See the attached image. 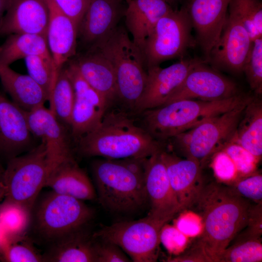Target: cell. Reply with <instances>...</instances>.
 Segmentation results:
<instances>
[{"instance_id": "603a6c76", "label": "cell", "mask_w": 262, "mask_h": 262, "mask_svg": "<svg viewBox=\"0 0 262 262\" xmlns=\"http://www.w3.org/2000/svg\"><path fill=\"white\" fill-rule=\"evenodd\" d=\"M85 81L107 102L117 101L115 73L111 62L98 49H90L73 61Z\"/></svg>"}, {"instance_id": "ab89813d", "label": "cell", "mask_w": 262, "mask_h": 262, "mask_svg": "<svg viewBox=\"0 0 262 262\" xmlns=\"http://www.w3.org/2000/svg\"><path fill=\"white\" fill-rule=\"evenodd\" d=\"M160 240L169 253L176 256L185 250L188 245V237L174 225L166 223L161 229Z\"/></svg>"}, {"instance_id": "7dc6e473", "label": "cell", "mask_w": 262, "mask_h": 262, "mask_svg": "<svg viewBox=\"0 0 262 262\" xmlns=\"http://www.w3.org/2000/svg\"><path fill=\"white\" fill-rule=\"evenodd\" d=\"M10 1V0H0V24Z\"/></svg>"}, {"instance_id": "f6af8a7d", "label": "cell", "mask_w": 262, "mask_h": 262, "mask_svg": "<svg viewBox=\"0 0 262 262\" xmlns=\"http://www.w3.org/2000/svg\"><path fill=\"white\" fill-rule=\"evenodd\" d=\"M169 262H212L204 248L196 242L187 250L166 259Z\"/></svg>"}, {"instance_id": "d6986e66", "label": "cell", "mask_w": 262, "mask_h": 262, "mask_svg": "<svg viewBox=\"0 0 262 262\" xmlns=\"http://www.w3.org/2000/svg\"><path fill=\"white\" fill-rule=\"evenodd\" d=\"M126 6L120 0H91L78 27V38L86 50L112 33L124 17Z\"/></svg>"}, {"instance_id": "2e32d148", "label": "cell", "mask_w": 262, "mask_h": 262, "mask_svg": "<svg viewBox=\"0 0 262 262\" xmlns=\"http://www.w3.org/2000/svg\"><path fill=\"white\" fill-rule=\"evenodd\" d=\"M181 59L165 68L157 66L147 69L146 86L134 114L138 115L166 104L188 73L202 60L198 58Z\"/></svg>"}, {"instance_id": "f1b7e54d", "label": "cell", "mask_w": 262, "mask_h": 262, "mask_svg": "<svg viewBox=\"0 0 262 262\" xmlns=\"http://www.w3.org/2000/svg\"><path fill=\"white\" fill-rule=\"evenodd\" d=\"M42 55L51 56L47 36L37 34L13 33L0 46V65L10 66L20 59Z\"/></svg>"}, {"instance_id": "83f0119b", "label": "cell", "mask_w": 262, "mask_h": 262, "mask_svg": "<svg viewBox=\"0 0 262 262\" xmlns=\"http://www.w3.org/2000/svg\"><path fill=\"white\" fill-rule=\"evenodd\" d=\"M233 142L259 161L262 155V103L256 97L247 103L237 126Z\"/></svg>"}, {"instance_id": "f546056e", "label": "cell", "mask_w": 262, "mask_h": 262, "mask_svg": "<svg viewBox=\"0 0 262 262\" xmlns=\"http://www.w3.org/2000/svg\"><path fill=\"white\" fill-rule=\"evenodd\" d=\"M74 98L73 84L65 65L56 78L49 99V109L56 119L69 130Z\"/></svg>"}, {"instance_id": "ba28073f", "label": "cell", "mask_w": 262, "mask_h": 262, "mask_svg": "<svg viewBox=\"0 0 262 262\" xmlns=\"http://www.w3.org/2000/svg\"><path fill=\"white\" fill-rule=\"evenodd\" d=\"M49 172L45 144L33 148L8 161L2 183L4 199L32 208L45 185Z\"/></svg>"}, {"instance_id": "3957f363", "label": "cell", "mask_w": 262, "mask_h": 262, "mask_svg": "<svg viewBox=\"0 0 262 262\" xmlns=\"http://www.w3.org/2000/svg\"><path fill=\"white\" fill-rule=\"evenodd\" d=\"M252 98L240 93L216 101L178 100L140 113L139 124L155 140L166 143L170 138L247 103Z\"/></svg>"}, {"instance_id": "7c38bea8", "label": "cell", "mask_w": 262, "mask_h": 262, "mask_svg": "<svg viewBox=\"0 0 262 262\" xmlns=\"http://www.w3.org/2000/svg\"><path fill=\"white\" fill-rule=\"evenodd\" d=\"M75 94L70 131L73 140L93 131L110 108L104 98L82 78L73 61L66 66Z\"/></svg>"}, {"instance_id": "8d00e7d4", "label": "cell", "mask_w": 262, "mask_h": 262, "mask_svg": "<svg viewBox=\"0 0 262 262\" xmlns=\"http://www.w3.org/2000/svg\"><path fill=\"white\" fill-rule=\"evenodd\" d=\"M221 149L233 161L240 179L256 173L257 164L260 161L237 143L232 141Z\"/></svg>"}, {"instance_id": "7a4b0ae2", "label": "cell", "mask_w": 262, "mask_h": 262, "mask_svg": "<svg viewBox=\"0 0 262 262\" xmlns=\"http://www.w3.org/2000/svg\"><path fill=\"white\" fill-rule=\"evenodd\" d=\"M131 114L109 108L97 127L76 142L78 152L85 157L118 160L147 158L164 149L166 144L153 138Z\"/></svg>"}, {"instance_id": "8992f818", "label": "cell", "mask_w": 262, "mask_h": 262, "mask_svg": "<svg viewBox=\"0 0 262 262\" xmlns=\"http://www.w3.org/2000/svg\"><path fill=\"white\" fill-rule=\"evenodd\" d=\"M91 168L97 197L107 210L131 213L148 202L144 178L133 174L116 160H97Z\"/></svg>"}, {"instance_id": "d590c367", "label": "cell", "mask_w": 262, "mask_h": 262, "mask_svg": "<svg viewBox=\"0 0 262 262\" xmlns=\"http://www.w3.org/2000/svg\"><path fill=\"white\" fill-rule=\"evenodd\" d=\"M243 72L256 95L262 93V38L254 40Z\"/></svg>"}, {"instance_id": "c3c4849f", "label": "cell", "mask_w": 262, "mask_h": 262, "mask_svg": "<svg viewBox=\"0 0 262 262\" xmlns=\"http://www.w3.org/2000/svg\"><path fill=\"white\" fill-rule=\"evenodd\" d=\"M5 196V189L2 183H0V204L2 203Z\"/></svg>"}, {"instance_id": "cb8c5ba5", "label": "cell", "mask_w": 262, "mask_h": 262, "mask_svg": "<svg viewBox=\"0 0 262 262\" xmlns=\"http://www.w3.org/2000/svg\"><path fill=\"white\" fill-rule=\"evenodd\" d=\"M125 26L132 40L142 50L158 20L172 11L164 0H126Z\"/></svg>"}, {"instance_id": "d6a6232c", "label": "cell", "mask_w": 262, "mask_h": 262, "mask_svg": "<svg viewBox=\"0 0 262 262\" xmlns=\"http://www.w3.org/2000/svg\"><path fill=\"white\" fill-rule=\"evenodd\" d=\"M26 235L8 236L0 245V261L4 262H43V255Z\"/></svg>"}, {"instance_id": "9a60e30c", "label": "cell", "mask_w": 262, "mask_h": 262, "mask_svg": "<svg viewBox=\"0 0 262 262\" xmlns=\"http://www.w3.org/2000/svg\"><path fill=\"white\" fill-rule=\"evenodd\" d=\"M26 112L30 131L45 144L49 172L59 164L75 159L69 129L56 119L49 109L42 105Z\"/></svg>"}, {"instance_id": "f35d334b", "label": "cell", "mask_w": 262, "mask_h": 262, "mask_svg": "<svg viewBox=\"0 0 262 262\" xmlns=\"http://www.w3.org/2000/svg\"><path fill=\"white\" fill-rule=\"evenodd\" d=\"M241 196L256 203H262V175L257 172L229 185Z\"/></svg>"}, {"instance_id": "f907efd6", "label": "cell", "mask_w": 262, "mask_h": 262, "mask_svg": "<svg viewBox=\"0 0 262 262\" xmlns=\"http://www.w3.org/2000/svg\"><path fill=\"white\" fill-rule=\"evenodd\" d=\"M4 169H5L3 168V167L2 165L0 159V183H2L3 176V173L4 172Z\"/></svg>"}, {"instance_id": "b9f144b4", "label": "cell", "mask_w": 262, "mask_h": 262, "mask_svg": "<svg viewBox=\"0 0 262 262\" xmlns=\"http://www.w3.org/2000/svg\"><path fill=\"white\" fill-rule=\"evenodd\" d=\"M77 24L83 17L91 0H49Z\"/></svg>"}, {"instance_id": "484cf974", "label": "cell", "mask_w": 262, "mask_h": 262, "mask_svg": "<svg viewBox=\"0 0 262 262\" xmlns=\"http://www.w3.org/2000/svg\"><path fill=\"white\" fill-rule=\"evenodd\" d=\"M0 80L12 101L26 111L44 105L49 100L44 90L31 77L17 73L10 66L0 65Z\"/></svg>"}, {"instance_id": "bcb514c9", "label": "cell", "mask_w": 262, "mask_h": 262, "mask_svg": "<svg viewBox=\"0 0 262 262\" xmlns=\"http://www.w3.org/2000/svg\"><path fill=\"white\" fill-rule=\"evenodd\" d=\"M147 159L144 157H131L115 160L133 174L144 178Z\"/></svg>"}, {"instance_id": "9c48e42d", "label": "cell", "mask_w": 262, "mask_h": 262, "mask_svg": "<svg viewBox=\"0 0 262 262\" xmlns=\"http://www.w3.org/2000/svg\"><path fill=\"white\" fill-rule=\"evenodd\" d=\"M192 29L183 7L173 9L161 17L142 50L147 69L169 60L183 58L188 49L196 43L192 34Z\"/></svg>"}, {"instance_id": "4dcf8cb0", "label": "cell", "mask_w": 262, "mask_h": 262, "mask_svg": "<svg viewBox=\"0 0 262 262\" xmlns=\"http://www.w3.org/2000/svg\"><path fill=\"white\" fill-rule=\"evenodd\" d=\"M31 211L19 203L3 200L0 204V224L7 236L26 235L30 225Z\"/></svg>"}, {"instance_id": "e0dca14e", "label": "cell", "mask_w": 262, "mask_h": 262, "mask_svg": "<svg viewBox=\"0 0 262 262\" xmlns=\"http://www.w3.org/2000/svg\"><path fill=\"white\" fill-rule=\"evenodd\" d=\"M230 0H188L185 8L196 33V42L208 59L221 33Z\"/></svg>"}, {"instance_id": "ee69618b", "label": "cell", "mask_w": 262, "mask_h": 262, "mask_svg": "<svg viewBox=\"0 0 262 262\" xmlns=\"http://www.w3.org/2000/svg\"><path fill=\"white\" fill-rule=\"evenodd\" d=\"M262 203L250 207L245 230L238 233L248 237L261 238L262 234Z\"/></svg>"}, {"instance_id": "44dd1931", "label": "cell", "mask_w": 262, "mask_h": 262, "mask_svg": "<svg viewBox=\"0 0 262 262\" xmlns=\"http://www.w3.org/2000/svg\"><path fill=\"white\" fill-rule=\"evenodd\" d=\"M49 11L46 0H10L0 24V34L47 36Z\"/></svg>"}, {"instance_id": "1f68e13d", "label": "cell", "mask_w": 262, "mask_h": 262, "mask_svg": "<svg viewBox=\"0 0 262 262\" xmlns=\"http://www.w3.org/2000/svg\"><path fill=\"white\" fill-rule=\"evenodd\" d=\"M234 243L220 252L215 262H260L262 261L261 238L237 235Z\"/></svg>"}, {"instance_id": "277c9868", "label": "cell", "mask_w": 262, "mask_h": 262, "mask_svg": "<svg viewBox=\"0 0 262 262\" xmlns=\"http://www.w3.org/2000/svg\"><path fill=\"white\" fill-rule=\"evenodd\" d=\"M83 201L51 190L40 194L31 211V239L48 247L86 229L94 213Z\"/></svg>"}, {"instance_id": "30bf717a", "label": "cell", "mask_w": 262, "mask_h": 262, "mask_svg": "<svg viewBox=\"0 0 262 262\" xmlns=\"http://www.w3.org/2000/svg\"><path fill=\"white\" fill-rule=\"evenodd\" d=\"M162 227L147 216L138 220L104 226L93 237L117 245L133 262H154L158 258Z\"/></svg>"}, {"instance_id": "ffe728a7", "label": "cell", "mask_w": 262, "mask_h": 262, "mask_svg": "<svg viewBox=\"0 0 262 262\" xmlns=\"http://www.w3.org/2000/svg\"><path fill=\"white\" fill-rule=\"evenodd\" d=\"M160 154L182 211L191 209L205 183L200 164L192 159H182L166 147Z\"/></svg>"}, {"instance_id": "74e56055", "label": "cell", "mask_w": 262, "mask_h": 262, "mask_svg": "<svg viewBox=\"0 0 262 262\" xmlns=\"http://www.w3.org/2000/svg\"><path fill=\"white\" fill-rule=\"evenodd\" d=\"M211 157L214 174L221 183L229 185L240 179L234 164L224 150L220 149Z\"/></svg>"}, {"instance_id": "816d5d0a", "label": "cell", "mask_w": 262, "mask_h": 262, "mask_svg": "<svg viewBox=\"0 0 262 262\" xmlns=\"http://www.w3.org/2000/svg\"><path fill=\"white\" fill-rule=\"evenodd\" d=\"M166 2H167L168 4H169L171 6L172 4L174 3L175 2L178 0H164Z\"/></svg>"}, {"instance_id": "e575fe53", "label": "cell", "mask_w": 262, "mask_h": 262, "mask_svg": "<svg viewBox=\"0 0 262 262\" xmlns=\"http://www.w3.org/2000/svg\"><path fill=\"white\" fill-rule=\"evenodd\" d=\"M28 75L43 88L49 99L54 83L51 56L36 55L25 59Z\"/></svg>"}, {"instance_id": "7402d4cb", "label": "cell", "mask_w": 262, "mask_h": 262, "mask_svg": "<svg viewBox=\"0 0 262 262\" xmlns=\"http://www.w3.org/2000/svg\"><path fill=\"white\" fill-rule=\"evenodd\" d=\"M46 1L49 11L47 41L52 61L54 83L60 70L76 54L78 26L51 2Z\"/></svg>"}, {"instance_id": "5b68a950", "label": "cell", "mask_w": 262, "mask_h": 262, "mask_svg": "<svg viewBox=\"0 0 262 262\" xmlns=\"http://www.w3.org/2000/svg\"><path fill=\"white\" fill-rule=\"evenodd\" d=\"M93 49L99 50L113 65L116 79L117 101L125 110L134 114L147 79L141 50L130 38L125 25L121 24L90 49Z\"/></svg>"}, {"instance_id": "4fadbf2b", "label": "cell", "mask_w": 262, "mask_h": 262, "mask_svg": "<svg viewBox=\"0 0 262 262\" xmlns=\"http://www.w3.org/2000/svg\"><path fill=\"white\" fill-rule=\"evenodd\" d=\"M162 150L147 158L144 181L150 205L147 216L163 226L182 210L161 158Z\"/></svg>"}, {"instance_id": "836d02e7", "label": "cell", "mask_w": 262, "mask_h": 262, "mask_svg": "<svg viewBox=\"0 0 262 262\" xmlns=\"http://www.w3.org/2000/svg\"><path fill=\"white\" fill-rule=\"evenodd\" d=\"M229 6L241 18L252 42L262 38V3L260 0H230Z\"/></svg>"}, {"instance_id": "7bdbcfd3", "label": "cell", "mask_w": 262, "mask_h": 262, "mask_svg": "<svg viewBox=\"0 0 262 262\" xmlns=\"http://www.w3.org/2000/svg\"><path fill=\"white\" fill-rule=\"evenodd\" d=\"M174 225L188 237L199 236L202 230L200 216L191 212L185 211L181 213L176 219Z\"/></svg>"}, {"instance_id": "4316f807", "label": "cell", "mask_w": 262, "mask_h": 262, "mask_svg": "<svg viewBox=\"0 0 262 262\" xmlns=\"http://www.w3.org/2000/svg\"><path fill=\"white\" fill-rule=\"evenodd\" d=\"M95 239L86 229L48 247L43 262H96Z\"/></svg>"}, {"instance_id": "8fae6325", "label": "cell", "mask_w": 262, "mask_h": 262, "mask_svg": "<svg viewBox=\"0 0 262 262\" xmlns=\"http://www.w3.org/2000/svg\"><path fill=\"white\" fill-rule=\"evenodd\" d=\"M228 10L220 36L206 62L216 70L239 74L243 72L253 42L236 12L229 6Z\"/></svg>"}, {"instance_id": "d4e9b609", "label": "cell", "mask_w": 262, "mask_h": 262, "mask_svg": "<svg viewBox=\"0 0 262 262\" xmlns=\"http://www.w3.org/2000/svg\"><path fill=\"white\" fill-rule=\"evenodd\" d=\"M45 187L53 192L84 201L97 198L95 187L75 159L57 165L49 172Z\"/></svg>"}, {"instance_id": "ac0fdd59", "label": "cell", "mask_w": 262, "mask_h": 262, "mask_svg": "<svg viewBox=\"0 0 262 262\" xmlns=\"http://www.w3.org/2000/svg\"><path fill=\"white\" fill-rule=\"evenodd\" d=\"M24 110L0 93V157L10 159L34 146Z\"/></svg>"}, {"instance_id": "5bb4252c", "label": "cell", "mask_w": 262, "mask_h": 262, "mask_svg": "<svg viewBox=\"0 0 262 262\" xmlns=\"http://www.w3.org/2000/svg\"><path fill=\"white\" fill-rule=\"evenodd\" d=\"M206 64L202 60L191 70L166 104L187 99L220 100L240 93L235 82Z\"/></svg>"}, {"instance_id": "6da1fadb", "label": "cell", "mask_w": 262, "mask_h": 262, "mask_svg": "<svg viewBox=\"0 0 262 262\" xmlns=\"http://www.w3.org/2000/svg\"><path fill=\"white\" fill-rule=\"evenodd\" d=\"M250 203L229 185L204 183L191 209L195 208L202 223L196 241L215 262L247 224Z\"/></svg>"}, {"instance_id": "681fc988", "label": "cell", "mask_w": 262, "mask_h": 262, "mask_svg": "<svg viewBox=\"0 0 262 262\" xmlns=\"http://www.w3.org/2000/svg\"><path fill=\"white\" fill-rule=\"evenodd\" d=\"M6 234L0 224V245L2 243L6 237Z\"/></svg>"}, {"instance_id": "f5cc1de1", "label": "cell", "mask_w": 262, "mask_h": 262, "mask_svg": "<svg viewBox=\"0 0 262 262\" xmlns=\"http://www.w3.org/2000/svg\"><path fill=\"white\" fill-rule=\"evenodd\" d=\"M123 0H123H125V1H126V0Z\"/></svg>"}, {"instance_id": "52a82bcc", "label": "cell", "mask_w": 262, "mask_h": 262, "mask_svg": "<svg viewBox=\"0 0 262 262\" xmlns=\"http://www.w3.org/2000/svg\"><path fill=\"white\" fill-rule=\"evenodd\" d=\"M248 103L170 138L166 142L167 148L175 153L180 152L187 158L198 161L202 166L214 153L233 141Z\"/></svg>"}, {"instance_id": "60d3db41", "label": "cell", "mask_w": 262, "mask_h": 262, "mask_svg": "<svg viewBox=\"0 0 262 262\" xmlns=\"http://www.w3.org/2000/svg\"><path fill=\"white\" fill-rule=\"evenodd\" d=\"M98 240L100 241H96L95 239V243L96 262H129L131 261L117 245L110 242Z\"/></svg>"}]
</instances>
